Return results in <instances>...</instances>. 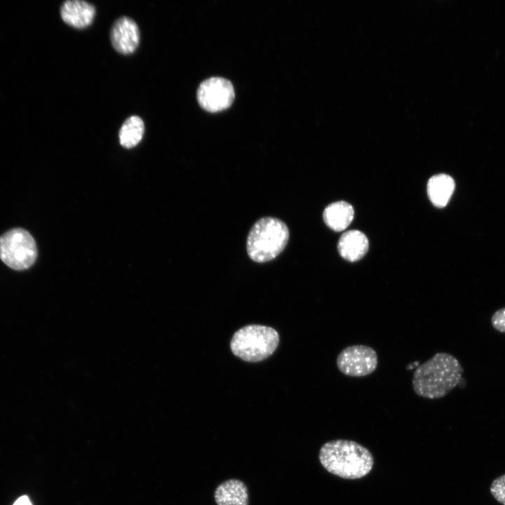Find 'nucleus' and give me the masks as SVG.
Returning a JSON list of instances; mask_svg holds the SVG:
<instances>
[{"mask_svg": "<svg viewBox=\"0 0 505 505\" xmlns=\"http://www.w3.org/2000/svg\"><path fill=\"white\" fill-rule=\"evenodd\" d=\"M336 364L342 374L360 377L370 375L376 370L378 358L373 348L356 344L342 349L337 357Z\"/></svg>", "mask_w": 505, "mask_h": 505, "instance_id": "6", "label": "nucleus"}, {"mask_svg": "<svg viewBox=\"0 0 505 505\" xmlns=\"http://www.w3.org/2000/svg\"><path fill=\"white\" fill-rule=\"evenodd\" d=\"M369 243L366 236L358 230L344 232L339 239L337 249L340 255L349 262L361 259L367 252Z\"/></svg>", "mask_w": 505, "mask_h": 505, "instance_id": "10", "label": "nucleus"}, {"mask_svg": "<svg viewBox=\"0 0 505 505\" xmlns=\"http://www.w3.org/2000/svg\"><path fill=\"white\" fill-rule=\"evenodd\" d=\"M354 210L346 201H337L328 205L324 210L323 217L325 224L335 231L348 227L354 219Z\"/></svg>", "mask_w": 505, "mask_h": 505, "instance_id": "12", "label": "nucleus"}, {"mask_svg": "<svg viewBox=\"0 0 505 505\" xmlns=\"http://www.w3.org/2000/svg\"><path fill=\"white\" fill-rule=\"evenodd\" d=\"M144 132V125L142 119L137 116L128 117L119 130V141L126 148L136 146L142 140Z\"/></svg>", "mask_w": 505, "mask_h": 505, "instance_id": "14", "label": "nucleus"}, {"mask_svg": "<svg viewBox=\"0 0 505 505\" xmlns=\"http://www.w3.org/2000/svg\"><path fill=\"white\" fill-rule=\"evenodd\" d=\"M140 33L136 22L123 16L115 21L110 32V40L114 48L124 55L131 54L140 43Z\"/></svg>", "mask_w": 505, "mask_h": 505, "instance_id": "8", "label": "nucleus"}, {"mask_svg": "<svg viewBox=\"0 0 505 505\" xmlns=\"http://www.w3.org/2000/svg\"><path fill=\"white\" fill-rule=\"evenodd\" d=\"M490 491L498 502L505 505V474L497 477L492 481Z\"/></svg>", "mask_w": 505, "mask_h": 505, "instance_id": "15", "label": "nucleus"}, {"mask_svg": "<svg viewBox=\"0 0 505 505\" xmlns=\"http://www.w3.org/2000/svg\"><path fill=\"white\" fill-rule=\"evenodd\" d=\"M60 15L68 25L77 29H83L93 22L95 8L91 4L80 0L65 1L60 7Z\"/></svg>", "mask_w": 505, "mask_h": 505, "instance_id": "9", "label": "nucleus"}, {"mask_svg": "<svg viewBox=\"0 0 505 505\" xmlns=\"http://www.w3.org/2000/svg\"><path fill=\"white\" fill-rule=\"evenodd\" d=\"M279 344V335L274 328L262 325H248L232 336L230 348L243 361L256 363L269 357Z\"/></svg>", "mask_w": 505, "mask_h": 505, "instance_id": "4", "label": "nucleus"}, {"mask_svg": "<svg viewBox=\"0 0 505 505\" xmlns=\"http://www.w3.org/2000/svg\"><path fill=\"white\" fill-rule=\"evenodd\" d=\"M13 505H32L27 496L24 495L18 498Z\"/></svg>", "mask_w": 505, "mask_h": 505, "instance_id": "17", "label": "nucleus"}, {"mask_svg": "<svg viewBox=\"0 0 505 505\" xmlns=\"http://www.w3.org/2000/svg\"><path fill=\"white\" fill-rule=\"evenodd\" d=\"M319 460L330 473L345 479H358L372 470L374 459L370 452L348 440L325 443L320 449Z\"/></svg>", "mask_w": 505, "mask_h": 505, "instance_id": "2", "label": "nucleus"}, {"mask_svg": "<svg viewBox=\"0 0 505 505\" xmlns=\"http://www.w3.org/2000/svg\"><path fill=\"white\" fill-rule=\"evenodd\" d=\"M491 323L496 330L505 333V307L497 309L492 314Z\"/></svg>", "mask_w": 505, "mask_h": 505, "instance_id": "16", "label": "nucleus"}, {"mask_svg": "<svg viewBox=\"0 0 505 505\" xmlns=\"http://www.w3.org/2000/svg\"><path fill=\"white\" fill-rule=\"evenodd\" d=\"M217 505H248V493L244 483L230 479L220 484L214 494Z\"/></svg>", "mask_w": 505, "mask_h": 505, "instance_id": "11", "label": "nucleus"}, {"mask_svg": "<svg viewBox=\"0 0 505 505\" xmlns=\"http://www.w3.org/2000/svg\"><path fill=\"white\" fill-rule=\"evenodd\" d=\"M454 187V181L450 175L438 174L432 176L427 184V193L431 202L436 207H445L449 202Z\"/></svg>", "mask_w": 505, "mask_h": 505, "instance_id": "13", "label": "nucleus"}, {"mask_svg": "<svg viewBox=\"0 0 505 505\" xmlns=\"http://www.w3.org/2000/svg\"><path fill=\"white\" fill-rule=\"evenodd\" d=\"M288 238V228L283 222L271 217L261 218L248 234V256L257 262L270 261L284 250Z\"/></svg>", "mask_w": 505, "mask_h": 505, "instance_id": "3", "label": "nucleus"}, {"mask_svg": "<svg viewBox=\"0 0 505 505\" xmlns=\"http://www.w3.org/2000/svg\"><path fill=\"white\" fill-rule=\"evenodd\" d=\"M36 257L35 241L27 231L15 228L0 236V259L12 269L29 268Z\"/></svg>", "mask_w": 505, "mask_h": 505, "instance_id": "5", "label": "nucleus"}, {"mask_svg": "<svg viewBox=\"0 0 505 505\" xmlns=\"http://www.w3.org/2000/svg\"><path fill=\"white\" fill-rule=\"evenodd\" d=\"M234 99L231 83L222 77H212L203 81L197 90L200 106L207 112H218L231 106Z\"/></svg>", "mask_w": 505, "mask_h": 505, "instance_id": "7", "label": "nucleus"}, {"mask_svg": "<svg viewBox=\"0 0 505 505\" xmlns=\"http://www.w3.org/2000/svg\"><path fill=\"white\" fill-rule=\"evenodd\" d=\"M463 372L464 368L456 357L438 352L415 369L412 388L421 397L441 398L459 384Z\"/></svg>", "mask_w": 505, "mask_h": 505, "instance_id": "1", "label": "nucleus"}]
</instances>
